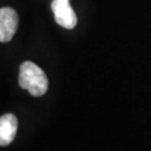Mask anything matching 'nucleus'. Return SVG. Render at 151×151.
Returning <instances> with one entry per match:
<instances>
[{
	"label": "nucleus",
	"instance_id": "nucleus-1",
	"mask_svg": "<svg viewBox=\"0 0 151 151\" xmlns=\"http://www.w3.org/2000/svg\"><path fill=\"white\" fill-rule=\"evenodd\" d=\"M19 85L27 90L32 96H42L48 88V78L40 67L32 62H24L20 65Z\"/></svg>",
	"mask_w": 151,
	"mask_h": 151
},
{
	"label": "nucleus",
	"instance_id": "nucleus-2",
	"mask_svg": "<svg viewBox=\"0 0 151 151\" xmlns=\"http://www.w3.org/2000/svg\"><path fill=\"white\" fill-rule=\"evenodd\" d=\"M18 27V15L9 7L0 8V43H8L15 36Z\"/></svg>",
	"mask_w": 151,
	"mask_h": 151
},
{
	"label": "nucleus",
	"instance_id": "nucleus-3",
	"mask_svg": "<svg viewBox=\"0 0 151 151\" xmlns=\"http://www.w3.org/2000/svg\"><path fill=\"white\" fill-rule=\"evenodd\" d=\"M52 10L54 12L55 20L60 26L66 29H72L76 26L77 17L70 7V0H53Z\"/></svg>",
	"mask_w": 151,
	"mask_h": 151
},
{
	"label": "nucleus",
	"instance_id": "nucleus-4",
	"mask_svg": "<svg viewBox=\"0 0 151 151\" xmlns=\"http://www.w3.org/2000/svg\"><path fill=\"white\" fill-rule=\"evenodd\" d=\"M17 118L11 113L0 118V146H8L15 139L17 132Z\"/></svg>",
	"mask_w": 151,
	"mask_h": 151
}]
</instances>
